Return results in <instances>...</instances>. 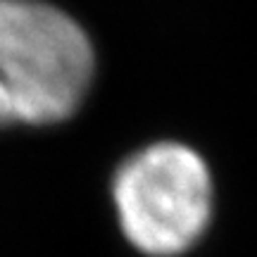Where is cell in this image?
<instances>
[{
	"mask_svg": "<svg viewBox=\"0 0 257 257\" xmlns=\"http://www.w3.org/2000/svg\"><path fill=\"white\" fill-rule=\"evenodd\" d=\"M93 72L91 41L67 12L41 0H0V126L72 117Z\"/></svg>",
	"mask_w": 257,
	"mask_h": 257,
	"instance_id": "cell-1",
	"label": "cell"
},
{
	"mask_svg": "<svg viewBox=\"0 0 257 257\" xmlns=\"http://www.w3.org/2000/svg\"><path fill=\"white\" fill-rule=\"evenodd\" d=\"M112 200L124 238L143 255L176 257L195 245L212 217V176L193 148L153 143L117 169Z\"/></svg>",
	"mask_w": 257,
	"mask_h": 257,
	"instance_id": "cell-2",
	"label": "cell"
}]
</instances>
